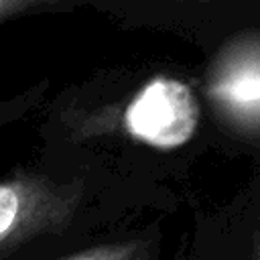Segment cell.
I'll return each mask as SVG.
<instances>
[{
    "mask_svg": "<svg viewBox=\"0 0 260 260\" xmlns=\"http://www.w3.org/2000/svg\"><path fill=\"white\" fill-rule=\"evenodd\" d=\"M89 183L53 160L18 162L0 175V260H53L87 215Z\"/></svg>",
    "mask_w": 260,
    "mask_h": 260,
    "instance_id": "1",
    "label": "cell"
},
{
    "mask_svg": "<svg viewBox=\"0 0 260 260\" xmlns=\"http://www.w3.org/2000/svg\"><path fill=\"white\" fill-rule=\"evenodd\" d=\"M120 122L142 144L171 150L195 136L199 106L185 81L158 75L128 100L124 110H120Z\"/></svg>",
    "mask_w": 260,
    "mask_h": 260,
    "instance_id": "2",
    "label": "cell"
},
{
    "mask_svg": "<svg viewBox=\"0 0 260 260\" xmlns=\"http://www.w3.org/2000/svg\"><path fill=\"white\" fill-rule=\"evenodd\" d=\"M207 93L232 120L260 126V39L238 41L219 55Z\"/></svg>",
    "mask_w": 260,
    "mask_h": 260,
    "instance_id": "3",
    "label": "cell"
},
{
    "mask_svg": "<svg viewBox=\"0 0 260 260\" xmlns=\"http://www.w3.org/2000/svg\"><path fill=\"white\" fill-rule=\"evenodd\" d=\"M43 91H45V83H37V85L28 87L16 95L0 100V132L4 128H8L10 124L22 120L41 102Z\"/></svg>",
    "mask_w": 260,
    "mask_h": 260,
    "instance_id": "4",
    "label": "cell"
},
{
    "mask_svg": "<svg viewBox=\"0 0 260 260\" xmlns=\"http://www.w3.org/2000/svg\"><path fill=\"white\" fill-rule=\"evenodd\" d=\"M138 250H140L138 242H114V244L69 252L53 260H136Z\"/></svg>",
    "mask_w": 260,
    "mask_h": 260,
    "instance_id": "5",
    "label": "cell"
},
{
    "mask_svg": "<svg viewBox=\"0 0 260 260\" xmlns=\"http://www.w3.org/2000/svg\"><path fill=\"white\" fill-rule=\"evenodd\" d=\"M57 6L59 4L55 0H0V26L20 16L51 10Z\"/></svg>",
    "mask_w": 260,
    "mask_h": 260,
    "instance_id": "6",
    "label": "cell"
},
{
    "mask_svg": "<svg viewBox=\"0 0 260 260\" xmlns=\"http://www.w3.org/2000/svg\"><path fill=\"white\" fill-rule=\"evenodd\" d=\"M254 244H252V254H254V260H260V232H254Z\"/></svg>",
    "mask_w": 260,
    "mask_h": 260,
    "instance_id": "7",
    "label": "cell"
},
{
    "mask_svg": "<svg viewBox=\"0 0 260 260\" xmlns=\"http://www.w3.org/2000/svg\"><path fill=\"white\" fill-rule=\"evenodd\" d=\"M55 2H57V4H59V6H61V4H63V2H65V0H55Z\"/></svg>",
    "mask_w": 260,
    "mask_h": 260,
    "instance_id": "8",
    "label": "cell"
}]
</instances>
